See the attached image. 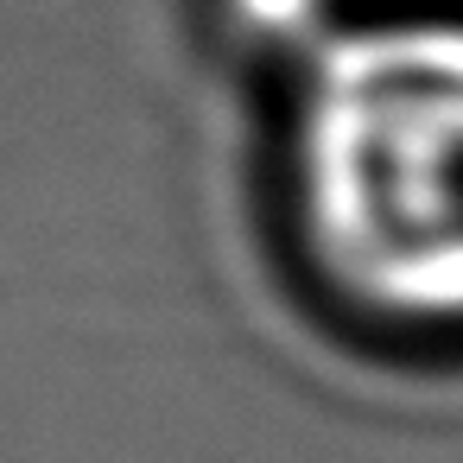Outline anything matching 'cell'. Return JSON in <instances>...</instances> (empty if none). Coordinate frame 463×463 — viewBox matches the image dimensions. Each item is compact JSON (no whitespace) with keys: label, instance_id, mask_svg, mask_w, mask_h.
Here are the masks:
<instances>
[{"label":"cell","instance_id":"6da1fadb","mask_svg":"<svg viewBox=\"0 0 463 463\" xmlns=\"http://www.w3.org/2000/svg\"><path fill=\"white\" fill-rule=\"evenodd\" d=\"M324 260L387 311L463 317V26H374L311 64L298 121Z\"/></svg>","mask_w":463,"mask_h":463}]
</instances>
